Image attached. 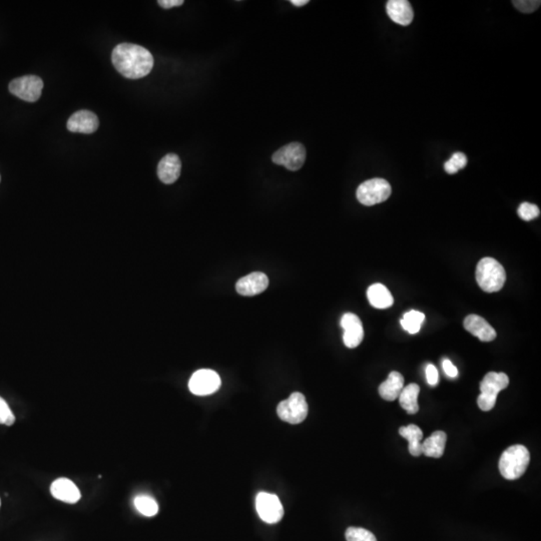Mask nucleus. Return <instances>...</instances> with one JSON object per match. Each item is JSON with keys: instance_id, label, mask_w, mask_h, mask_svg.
<instances>
[{"instance_id": "nucleus-1", "label": "nucleus", "mask_w": 541, "mask_h": 541, "mask_svg": "<svg viewBox=\"0 0 541 541\" xmlns=\"http://www.w3.org/2000/svg\"><path fill=\"white\" fill-rule=\"evenodd\" d=\"M111 60L118 73L131 80L145 78L154 67L152 53L138 44H118L113 50Z\"/></svg>"}, {"instance_id": "nucleus-2", "label": "nucleus", "mask_w": 541, "mask_h": 541, "mask_svg": "<svg viewBox=\"0 0 541 541\" xmlns=\"http://www.w3.org/2000/svg\"><path fill=\"white\" fill-rule=\"evenodd\" d=\"M476 281L484 292L500 291L506 281L505 268L493 258H483L476 268Z\"/></svg>"}, {"instance_id": "nucleus-3", "label": "nucleus", "mask_w": 541, "mask_h": 541, "mask_svg": "<svg viewBox=\"0 0 541 541\" xmlns=\"http://www.w3.org/2000/svg\"><path fill=\"white\" fill-rule=\"evenodd\" d=\"M531 462V454L524 445H513L503 452L499 461L501 475L507 480H515L526 473Z\"/></svg>"}, {"instance_id": "nucleus-4", "label": "nucleus", "mask_w": 541, "mask_h": 541, "mask_svg": "<svg viewBox=\"0 0 541 541\" xmlns=\"http://www.w3.org/2000/svg\"><path fill=\"white\" fill-rule=\"evenodd\" d=\"M391 192V185L386 180L372 178L359 185L356 196L362 205L369 206L387 201Z\"/></svg>"}, {"instance_id": "nucleus-5", "label": "nucleus", "mask_w": 541, "mask_h": 541, "mask_svg": "<svg viewBox=\"0 0 541 541\" xmlns=\"http://www.w3.org/2000/svg\"><path fill=\"white\" fill-rule=\"evenodd\" d=\"M279 417L290 424H299L308 415V404L300 392H294L289 398L282 401L277 407Z\"/></svg>"}, {"instance_id": "nucleus-6", "label": "nucleus", "mask_w": 541, "mask_h": 541, "mask_svg": "<svg viewBox=\"0 0 541 541\" xmlns=\"http://www.w3.org/2000/svg\"><path fill=\"white\" fill-rule=\"evenodd\" d=\"M43 81L36 76H24L9 83V92L29 103L38 101L43 92Z\"/></svg>"}, {"instance_id": "nucleus-7", "label": "nucleus", "mask_w": 541, "mask_h": 541, "mask_svg": "<svg viewBox=\"0 0 541 541\" xmlns=\"http://www.w3.org/2000/svg\"><path fill=\"white\" fill-rule=\"evenodd\" d=\"M272 160L279 166L285 167L289 171L300 169L306 161V148L300 143H291L279 148Z\"/></svg>"}, {"instance_id": "nucleus-8", "label": "nucleus", "mask_w": 541, "mask_h": 541, "mask_svg": "<svg viewBox=\"0 0 541 541\" xmlns=\"http://www.w3.org/2000/svg\"><path fill=\"white\" fill-rule=\"evenodd\" d=\"M256 510L259 517L267 524H277L284 515V508L278 496L267 492L258 494Z\"/></svg>"}, {"instance_id": "nucleus-9", "label": "nucleus", "mask_w": 541, "mask_h": 541, "mask_svg": "<svg viewBox=\"0 0 541 541\" xmlns=\"http://www.w3.org/2000/svg\"><path fill=\"white\" fill-rule=\"evenodd\" d=\"M220 378L217 372L202 369L192 374L189 382L190 392L195 395L206 396L215 393L220 387Z\"/></svg>"}, {"instance_id": "nucleus-10", "label": "nucleus", "mask_w": 541, "mask_h": 541, "mask_svg": "<svg viewBox=\"0 0 541 541\" xmlns=\"http://www.w3.org/2000/svg\"><path fill=\"white\" fill-rule=\"evenodd\" d=\"M341 327L344 330L343 341L346 347L353 349L358 347L364 338V330L358 316L346 313L341 319Z\"/></svg>"}, {"instance_id": "nucleus-11", "label": "nucleus", "mask_w": 541, "mask_h": 541, "mask_svg": "<svg viewBox=\"0 0 541 541\" xmlns=\"http://www.w3.org/2000/svg\"><path fill=\"white\" fill-rule=\"evenodd\" d=\"M269 279L262 272H254L237 282L236 290L241 296H256L268 288Z\"/></svg>"}, {"instance_id": "nucleus-12", "label": "nucleus", "mask_w": 541, "mask_h": 541, "mask_svg": "<svg viewBox=\"0 0 541 541\" xmlns=\"http://www.w3.org/2000/svg\"><path fill=\"white\" fill-rule=\"evenodd\" d=\"M99 120L92 111L83 110L74 113L67 120L66 127L69 132L80 134H92L99 129Z\"/></svg>"}, {"instance_id": "nucleus-13", "label": "nucleus", "mask_w": 541, "mask_h": 541, "mask_svg": "<svg viewBox=\"0 0 541 541\" xmlns=\"http://www.w3.org/2000/svg\"><path fill=\"white\" fill-rule=\"evenodd\" d=\"M464 328L482 342H491L496 338V331L484 318L469 315L464 320Z\"/></svg>"}, {"instance_id": "nucleus-14", "label": "nucleus", "mask_w": 541, "mask_h": 541, "mask_svg": "<svg viewBox=\"0 0 541 541\" xmlns=\"http://www.w3.org/2000/svg\"><path fill=\"white\" fill-rule=\"evenodd\" d=\"M182 171V162L175 154L164 155L157 166V176L162 183L171 185L178 181Z\"/></svg>"}, {"instance_id": "nucleus-15", "label": "nucleus", "mask_w": 541, "mask_h": 541, "mask_svg": "<svg viewBox=\"0 0 541 541\" xmlns=\"http://www.w3.org/2000/svg\"><path fill=\"white\" fill-rule=\"evenodd\" d=\"M50 492L53 498L69 505H74L81 498L80 489L67 478H59L53 482L50 486Z\"/></svg>"}, {"instance_id": "nucleus-16", "label": "nucleus", "mask_w": 541, "mask_h": 541, "mask_svg": "<svg viewBox=\"0 0 541 541\" xmlns=\"http://www.w3.org/2000/svg\"><path fill=\"white\" fill-rule=\"evenodd\" d=\"M387 15L392 22L407 27L412 22L414 11L407 0H390L386 6Z\"/></svg>"}, {"instance_id": "nucleus-17", "label": "nucleus", "mask_w": 541, "mask_h": 541, "mask_svg": "<svg viewBox=\"0 0 541 541\" xmlns=\"http://www.w3.org/2000/svg\"><path fill=\"white\" fill-rule=\"evenodd\" d=\"M510 384V378L505 373L489 372L480 382V391L482 395L498 399L499 392L505 390Z\"/></svg>"}, {"instance_id": "nucleus-18", "label": "nucleus", "mask_w": 541, "mask_h": 541, "mask_svg": "<svg viewBox=\"0 0 541 541\" xmlns=\"http://www.w3.org/2000/svg\"><path fill=\"white\" fill-rule=\"evenodd\" d=\"M404 388V378L400 373L393 371L387 380L379 386V394L384 400L394 401L400 395Z\"/></svg>"}, {"instance_id": "nucleus-19", "label": "nucleus", "mask_w": 541, "mask_h": 541, "mask_svg": "<svg viewBox=\"0 0 541 541\" xmlns=\"http://www.w3.org/2000/svg\"><path fill=\"white\" fill-rule=\"evenodd\" d=\"M447 435L445 432L435 431L422 442V454L427 457L440 458L444 454Z\"/></svg>"}, {"instance_id": "nucleus-20", "label": "nucleus", "mask_w": 541, "mask_h": 541, "mask_svg": "<svg viewBox=\"0 0 541 541\" xmlns=\"http://www.w3.org/2000/svg\"><path fill=\"white\" fill-rule=\"evenodd\" d=\"M367 298L374 308L387 309L394 303L393 296L382 284H373L367 290Z\"/></svg>"}, {"instance_id": "nucleus-21", "label": "nucleus", "mask_w": 541, "mask_h": 541, "mask_svg": "<svg viewBox=\"0 0 541 541\" xmlns=\"http://www.w3.org/2000/svg\"><path fill=\"white\" fill-rule=\"evenodd\" d=\"M399 434L409 443V452L413 456L418 457L422 454V438L423 432L414 424L403 426L399 429Z\"/></svg>"}, {"instance_id": "nucleus-22", "label": "nucleus", "mask_w": 541, "mask_h": 541, "mask_svg": "<svg viewBox=\"0 0 541 541\" xmlns=\"http://www.w3.org/2000/svg\"><path fill=\"white\" fill-rule=\"evenodd\" d=\"M420 387L415 383H411L408 386L404 387L399 395V403L408 414H416L419 411L418 405V396H419Z\"/></svg>"}, {"instance_id": "nucleus-23", "label": "nucleus", "mask_w": 541, "mask_h": 541, "mask_svg": "<svg viewBox=\"0 0 541 541\" xmlns=\"http://www.w3.org/2000/svg\"><path fill=\"white\" fill-rule=\"evenodd\" d=\"M425 315L419 311L411 310L405 313L403 319L401 320V326L404 330L410 334H416L421 328L422 323L424 322Z\"/></svg>"}, {"instance_id": "nucleus-24", "label": "nucleus", "mask_w": 541, "mask_h": 541, "mask_svg": "<svg viewBox=\"0 0 541 541\" xmlns=\"http://www.w3.org/2000/svg\"><path fill=\"white\" fill-rule=\"evenodd\" d=\"M134 506L145 517H155L159 512V505L154 498L146 496H139L134 498Z\"/></svg>"}, {"instance_id": "nucleus-25", "label": "nucleus", "mask_w": 541, "mask_h": 541, "mask_svg": "<svg viewBox=\"0 0 541 541\" xmlns=\"http://www.w3.org/2000/svg\"><path fill=\"white\" fill-rule=\"evenodd\" d=\"M466 164H468V157L463 153H455L451 159L445 162L444 169L449 175H454L457 171L465 168Z\"/></svg>"}, {"instance_id": "nucleus-26", "label": "nucleus", "mask_w": 541, "mask_h": 541, "mask_svg": "<svg viewBox=\"0 0 541 541\" xmlns=\"http://www.w3.org/2000/svg\"><path fill=\"white\" fill-rule=\"evenodd\" d=\"M345 536L347 541H377L371 531L361 527H349Z\"/></svg>"}, {"instance_id": "nucleus-27", "label": "nucleus", "mask_w": 541, "mask_h": 541, "mask_svg": "<svg viewBox=\"0 0 541 541\" xmlns=\"http://www.w3.org/2000/svg\"><path fill=\"white\" fill-rule=\"evenodd\" d=\"M519 216L520 219L529 222L540 217V210L538 206L533 205V204L524 203L519 206Z\"/></svg>"}, {"instance_id": "nucleus-28", "label": "nucleus", "mask_w": 541, "mask_h": 541, "mask_svg": "<svg viewBox=\"0 0 541 541\" xmlns=\"http://www.w3.org/2000/svg\"><path fill=\"white\" fill-rule=\"evenodd\" d=\"M15 416L13 411L9 408L8 404L6 402L3 398L0 397V424L11 425L15 424Z\"/></svg>"}, {"instance_id": "nucleus-29", "label": "nucleus", "mask_w": 541, "mask_h": 541, "mask_svg": "<svg viewBox=\"0 0 541 541\" xmlns=\"http://www.w3.org/2000/svg\"><path fill=\"white\" fill-rule=\"evenodd\" d=\"M512 3L521 13H531L540 8L541 2L540 0H514Z\"/></svg>"}, {"instance_id": "nucleus-30", "label": "nucleus", "mask_w": 541, "mask_h": 541, "mask_svg": "<svg viewBox=\"0 0 541 541\" xmlns=\"http://www.w3.org/2000/svg\"><path fill=\"white\" fill-rule=\"evenodd\" d=\"M496 403V399L490 398V397L482 395V394H480V395L478 396L477 404L482 411H490L493 409Z\"/></svg>"}, {"instance_id": "nucleus-31", "label": "nucleus", "mask_w": 541, "mask_h": 541, "mask_svg": "<svg viewBox=\"0 0 541 541\" xmlns=\"http://www.w3.org/2000/svg\"><path fill=\"white\" fill-rule=\"evenodd\" d=\"M426 378L427 382H428V384L431 385V386H436V385L438 384V371L437 369H436V367L432 365V364H429V365L426 367Z\"/></svg>"}, {"instance_id": "nucleus-32", "label": "nucleus", "mask_w": 541, "mask_h": 541, "mask_svg": "<svg viewBox=\"0 0 541 541\" xmlns=\"http://www.w3.org/2000/svg\"><path fill=\"white\" fill-rule=\"evenodd\" d=\"M442 366L443 370H444V372L447 373V375L449 376V377L455 378L458 375V370H457L456 367L452 364V362L450 361V360L445 359L444 361H443Z\"/></svg>"}, {"instance_id": "nucleus-33", "label": "nucleus", "mask_w": 541, "mask_h": 541, "mask_svg": "<svg viewBox=\"0 0 541 541\" xmlns=\"http://www.w3.org/2000/svg\"><path fill=\"white\" fill-rule=\"evenodd\" d=\"M157 3L162 6V8H173L176 6H181L183 4V0H159Z\"/></svg>"}, {"instance_id": "nucleus-34", "label": "nucleus", "mask_w": 541, "mask_h": 541, "mask_svg": "<svg viewBox=\"0 0 541 541\" xmlns=\"http://www.w3.org/2000/svg\"><path fill=\"white\" fill-rule=\"evenodd\" d=\"M291 3L297 8H302L309 3L308 0H291Z\"/></svg>"}, {"instance_id": "nucleus-35", "label": "nucleus", "mask_w": 541, "mask_h": 541, "mask_svg": "<svg viewBox=\"0 0 541 541\" xmlns=\"http://www.w3.org/2000/svg\"><path fill=\"white\" fill-rule=\"evenodd\" d=\"M0 505H1V501H0Z\"/></svg>"}, {"instance_id": "nucleus-36", "label": "nucleus", "mask_w": 541, "mask_h": 541, "mask_svg": "<svg viewBox=\"0 0 541 541\" xmlns=\"http://www.w3.org/2000/svg\"><path fill=\"white\" fill-rule=\"evenodd\" d=\"M0 180H1V178H0Z\"/></svg>"}]
</instances>
